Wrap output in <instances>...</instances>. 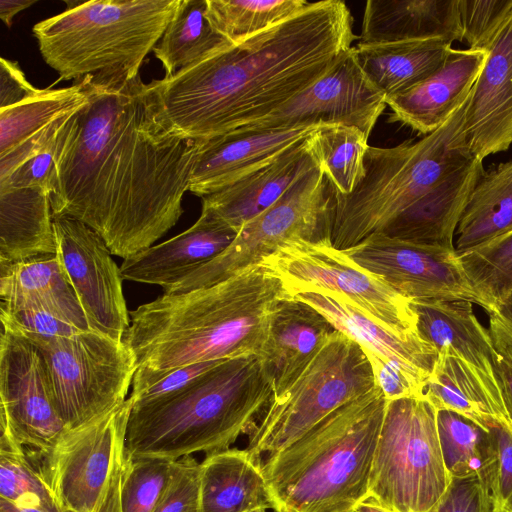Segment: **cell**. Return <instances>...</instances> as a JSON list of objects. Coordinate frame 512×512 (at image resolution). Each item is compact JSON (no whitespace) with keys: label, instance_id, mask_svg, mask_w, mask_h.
<instances>
[{"label":"cell","instance_id":"4316f807","mask_svg":"<svg viewBox=\"0 0 512 512\" xmlns=\"http://www.w3.org/2000/svg\"><path fill=\"white\" fill-rule=\"evenodd\" d=\"M423 396L437 410L456 412L484 427L492 420L512 423L496 376L446 351L438 353Z\"/></svg>","mask_w":512,"mask_h":512},{"label":"cell","instance_id":"f5cc1de1","mask_svg":"<svg viewBox=\"0 0 512 512\" xmlns=\"http://www.w3.org/2000/svg\"><path fill=\"white\" fill-rule=\"evenodd\" d=\"M355 512H390L381 505L375 503L374 501L367 499L366 501L360 503Z\"/></svg>","mask_w":512,"mask_h":512},{"label":"cell","instance_id":"bcb514c9","mask_svg":"<svg viewBox=\"0 0 512 512\" xmlns=\"http://www.w3.org/2000/svg\"><path fill=\"white\" fill-rule=\"evenodd\" d=\"M436 512H492L486 483L479 477L452 479Z\"/></svg>","mask_w":512,"mask_h":512},{"label":"cell","instance_id":"d590c367","mask_svg":"<svg viewBox=\"0 0 512 512\" xmlns=\"http://www.w3.org/2000/svg\"><path fill=\"white\" fill-rule=\"evenodd\" d=\"M312 155L334 191L350 194L365 175L368 137L358 128L322 125L309 136Z\"/></svg>","mask_w":512,"mask_h":512},{"label":"cell","instance_id":"8992f818","mask_svg":"<svg viewBox=\"0 0 512 512\" xmlns=\"http://www.w3.org/2000/svg\"><path fill=\"white\" fill-rule=\"evenodd\" d=\"M468 101L469 97L441 127L417 142L368 147L361 182L348 195L334 191L330 241L335 248L345 250L380 233L474 157L465 129Z\"/></svg>","mask_w":512,"mask_h":512},{"label":"cell","instance_id":"ac0fdd59","mask_svg":"<svg viewBox=\"0 0 512 512\" xmlns=\"http://www.w3.org/2000/svg\"><path fill=\"white\" fill-rule=\"evenodd\" d=\"M386 97L369 81L352 47L329 71L251 130H282L340 124L361 130L368 138L384 111Z\"/></svg>","mask_w":512,"mask_h":512},{"label":"cell","instance_id":"74e56055","mask_svg":"<svg viewBox=\"0 0 512 512\" xmlns=\"http://www.w3.org/2000/svg\"><path fill=\"white\" fill-rule=\"evenodd\" d=\"M305 0H207L211 27L231 43L264 31L302 11Z\"/></svg>","mask_w":512,"mask_h":512},{"label":"cell","instance_id":"e0dca14e","mask_svg":"<svg viewBox=\"0 0 512 512\" xmlns=\"http://www.w3.org/2000/svg\"><path fill=\"white\" fill-rule=\"evenodd\" d=\"M57 255L91 331L123 341L130 325L120 267L105 241L81 221L53 220Z\"/></svg>","mask_w":512,"mask_h":512},{"label":"cell","instance_id":"484cf974","mask_svg":"<svg viewBox=\"0 0 512 512\" xmlns=\"http://www.w3.org/2000/svg\"><path fill=\"white\" fill-rule=\"evenodd\" d=\"M463 41L458 0H368L359 43Z\"/></svg>","mask_w":512,"mask_h":512},{"label":"cell","instance_id":"30bf717a","mask_svg":"<svg viewBox=\"0 0 512 512\" xmlns=\"http://www.w3.org/2000/svg\"><path fill=\"white\" fill-rule=\"evenodd\" d=\"M16 333L42 354L56 409L67 430L87 424L127 400L137 364L123 341L91 330L69 337Z\"/></svg>","mask_w":512,"mask_h":512},{"label":"cell","instance_id":"5bb4252c","mask_svg":"<svg viewBox=\"0 0 512 512\" xmlns=\"http://www.w3.org/2000/svg\"><path fill=\"white\" fill-rule=\"evenodd\" d=\"M286 289L360 345L387 401L423 396L438 352L419 334L401 336L387 330L340 292L315 286Z\"/></svg>","mask_w":512,"mask_h":512},{"label":"cell","instance_id":"f35d334b","mask_svg":"<svg viewBox=\"0 0 512 512\" xmlns=\"http://www.w3.org/2000/svg\"><path fill=\"white\" fill-rule=\"evenodd\" d=\"M0 498L45 512H64L28 449L0 436Z\"/></svg>","mask_w":512,"mask_h":512},{"label":"cell","instance_id":"6da1fadb","mask_svg":"<svg viewBox=\"0 0 512 512\" xmlns=\"http://www.w3.org/2000/svg\"><path fill=\"white\" fill-rule=\"evenodd\" d=\"M79 80L88 102L58 135L48 181L53 217L81 221L126 259L180 219L201 142L158 121L140 74L116 68Z\"/></svg>","mask_w":512,"mask_h":512},{"label":"cell","instance_id":"d4e9b609","mask_svg":"<svg viewBox=\"0 0 512 512\" xmlns=\"http://www.w3.org/2000/svg\"><path fill=\"white\" fill-rule=\"evenodd\" d=\"M484 171L483 160L473 157L398 215L380 233L415 243L455 248L458 223Z\"/></svg>","mask_w":512,"mask_h":512},{"label":"cell","instance_id":"7c38bea8","mask_svg":"<svg viewBox=\"0 0 512 512\" xmlns=\"http://www.w3.org/2000/svg\"><path fill=\"white\" fill-rule=\"evenodd\" d=\"M333 210L334 189L316 165L272 206L246 223L222 253L164 294L215 285L261 263L289 242L330 240Z\"/></svg>","mask_w":512,"mask_h":512},{"label":"cell","instance_id":"ee69618b","mask_svg":"<svg viewBox=\"0 0 512 512\" xmlns=\"http://www.w3.org/2000/svg\"><path fill=\"white\" fill-rule=\"evenodd\" d=\"M0 319L4 328L42 337H69L82 331L62 317L34 304L1 301Z\"/></svg>","mask_w":512,"mask_h":512},{"label":"cell","instance_id":"f907efd6","mask_svg":"<svg viewBox=\"0 0 512 512\" xmlns=\"http://www.w3.org/2000/svg\"><path fill=\"white\" fill-rule=\"evenodd\" d=\"M35 3L37 0H0V18L7 27H11L14 16Z\"/></svg>","mask_w":512,"mask_h":512},{"label":"cell","instance_id":"3957f363","mask_svg":"<svg viewBox=\"0 0 512 512\" xmlns=\"http://www.w3.org/2000/svg\"><path fill=\"white\" fill-rule=\"evenodd\" d=\"M288 297L281 278L259 263L129 311L123 342L137 364L132 384L195 363L261 356L273 315Z\"/></svg>","mask_w":512,"mask_h":512},{"label":"cell","instance_id":"83f0119b","mask_svg":"<svg viewBox=\"0 0 512 512\" xmlns=\"http://www.w3.org/2000/svg\"><path fill=\"white\" fill-rule=\"evenodd\" d=\"M275 509L261 468L247 450L226 449L200 463L199 512Z\"/></svg>","mask_w":512,"mask_h":512},{"label":"cell","instance_id":"836d02e7","mask_svg":"<svg viewBox=\"0 0 512 512\" xmlns=\"http://www.w3.org/2000/svg\"><path fill=\"white\" fill-rule=\"evenodd\" d=\"M207 0H180L179 6L153 49L169 78L232 44L208 22Z\"/></svg>","mask_w":512,"mask_h":512},{"label":"cell","instance_id":"4fadbf2b","mask_svg":"<svg viewBox=\"0 0 512 512\" xmlns=\"http://www.w3.org/2000/svg\"><path fill=\"white\" fill-rule=\"evenodd\" d=\"M261 264L280 277L286 288L315 286L340 292L387 330L401 336L418 334L410 300L356 264L329 239L289 242Z\"/></svg>","mask_w":512,"mask_h":512},{"label":"cell","instance_id":"f1b7e54d","mask_svg":"<svg viewBox=\"0 0 512 512\" xmlns=\"http://www.w3.org/2000/svg\"><path fill=\"white\" fill-rule=\"evenodd\" d=\"M420 337L439 353L457 356L483 372L495 375L489 328L478 320L473 303L465 300L411 302Z\"/></svg>","mask_w":512,"mask_h":512},{"label":"cell","instance_id":"b9f144b4","mask_svg":"<svg viewBox=\"0 0 512 512\" xmlns=\"http://www.w3.org/2000/svg\"><path fill=\"white\" fill-rule=\"evenodd\" d=\"M485 427L492 446L486 476L492 512H512V423L492 420Z\"/></svg>","mask_w":512,"mask_h":512},{"label":"cell","instance_id":"7bdbcfd3","mask_svg":"<svg viewBox=\"0 0 512 512\" xmlns=\"http://www.w3.org/2000/svg\"><path fill=\"white\" fill-rule=\"evenodd\" d=\"M462 39L470 49L483 50L512 13V0H458Z\"/></svg>","mask_w":512,"mask_h":512},{"label":"cell","instance_id":"277c9868","mask_svg":"<svg viewBox=\"0 0 512 512\" xmlns=\"http://www.w3.org/2000/svg\"><path fill=\"white\" fill-rule=\"evenodd\" d=\"M260 356L226 359L171 392L133 400L124 458L178 460L229 449L273 399Z\"/></svg>","mask_w":512,"mask_h":512},{"label":"cell","instance_id":"7402d4cb","mask_svg":"<svg viewBox=\"0 0 512 512\" xmlns=\"http://www.w3.org/2000/svg\"><path fill=\"white\" fill-rule=\"evenodd\" d=\"M486 59V51L451 48L443 65L418 85L387 97L391 121L428 135L466 101Z\"/></svg>","mask_w":512,"mask_h":512},{"label":"cell","instance_id":"816d5d0a","mask_svg":"<svg viewBox=\"0 0 512 512\" xmlns=\"http://www.w3.org/2000/svg\"><path fill=\"white\" fill-rule=\"evenodd\" d=\"M0 512H45L41 509L34 507H23L14 505L4 499L0 498ZM64 512H73L65 510Z\"/></svg>","mask_w":512,"mask_h":512},{"label":"cell","instance_id":"f6af8a7d","mask_svg":"<svg viewBox=\"0 0 512 512\" xmlns=\"http://www.w3.org/2000/svg\"><path fill=\"white\" fill-rule=\"evenodd\" d=\"M200 463L191 455L176 461L173 478L153 512H199Z\"/></svg>","mask_w":512,"mask_h":512},{"label":"cell","instance_id":"5b68a950","mask_svg":"<svg viewBox=\"0 0 512 512\" xmlns=\"http://www.w3.org/2000/svg\"><path fill=\"white\" fill-rule=\"evenodd\" d=\"M387 399L378 386L259 462L275 512H355L368 499Z\"/></svg>","mask_w":512,"mask_h":512},{"label":"cell","instance_id":"1f68e13d","mask_svg":"<svg viewBox=\"0 0 512 512\" xmlns=\"http://www.w3.org/2000/svg\"><path fill=\"white\" fill-rule=\"evenodd\" d=\"M0 298L42 306L80 330H90L57 253L0 265Z\"/></svg>","mask_w":512,"mask_h":512},{"label":"cell","instance_id":"681fc988","mask_svg":"<svg viewBox=\"0 0 512 512\" xmlns=\"http://www.w3.org/2000/svg\"><path fill=\"white\" fill-rule=\"evenodd\" d=\"M489 316L499 323L505 334L512 341V290Z\"/></svg>","mask_w":512,"mask_h":512},{"label":"cell","instance_id":"7dc6e473","mask_svg":"<svg viewBox=\"0 0 512 512\" xmlns=\"http://www.w3.org/2000/svg\"><path fill=\"white\" fill-rule=\"evenodd\" d=\"M489 330L493 341L494 373L512 420V341L493 317L489 320Z\"/></svg>","mask_w":512,"mask_h":512},{"label":"cell","instance_id":"2e32d148","mask_svg":"<svg viewBox=\"0 0 512 512\" xmlns=\"http://www.w3.org/2000/svg\"><path fill=\"white\" fill-rule=\"evenodd\" d=\"M0 402L1 432L26 449L47 451L67 430L42 354L30 340L3 327Z\"/></svg>","mask_w":512,"mask_h":512},{"label":"cell","instance_id":"ab89813d","mask_svg":"<svg viewBox=\"0 0 512 512\" xmlns=\"http://www.w3.org/2000/svg\"><path fill=\"white\" fill-rule=\"evenodd\" d=\"M477 292L493 313L512 290V231L458 253Z\"/></svg>","mask_w":512,"mask_h":512},{"label":"cell","instance_id":"ffe728a7","mask_svg":"<svg viewBox=\"0 0 512 512\" xmlns=\"http://www.w3.org/2000/svg\"><path fill=\"white\" fill-rule=\"evenodd\" d=\"M319 127L238 128L201 142L189 191L200 198L212 194L274 161Z\"/></svg>","mask_w":512,"mask_h":512},{"label":"cell","instance_id":"f546056e","mask_svg":"<svg viewBox=\"0 0 512 512\" xmlns=\"http://www.w3.org/2000/svg\"><path fill=\"white\" fill-rule=\"evenodd\" d=\"M452 43L443 38L358 43L352 50L369 81L387 98L411 89L436 72Z\"/></svg>","mask_w":512,"mask_h":512},{"label":"cell","instance_id":"603a6c76","mask_svg":"<svg viewBox=\"0 0 512 512\" xmlns=\"http://www.w3.org/2000/svg\"><path fill=\"white\" fill-rule=\"evenodd\" d=\"M309 136L264 167L201 197L202 209L240 231L317 165Z\"/></svg>","mask_w":512,"mask_h":512},{"label":"cell","instance_id":"c3c4849f","mask_svg":"<svg viewBox=\"0 0 512 512\" xmlns=\"http://www.w3.org/2000/svg\"><path fill=\"white\" fill-rule=\"evenodd\" d=\"M39 91L26 78L17 62L0 60V109L9 108Z\"/></svg>","mask_w":512,"mask_h":512},{"label":"cell","instance_id":"60d3db41","mask_svg":"<svg viewBox=\"0 0 512 512\" xmlns=\"http://www.w3.org/2000/svg\"><path fill=\"white\" fill-rule=\"evenodd\" d=\"M176 461L156 457L124 458L120 512H153L173 478Z\"/></svg>","mask_w":512,"mask_h":512},{"label":"cell","instance_id":"4dcf8cb0","mask_svg":"<svg viewBox=\"0 0 512 512\" xmlns=\"http://www.w3.org/2000/svg\"><path fill=\"white\" fill-rule=\"evenodd\" d=\"M53 220L46 190L0 188V265L56 254Z\"/></svg>","mask_w":512,"mask_h":512},{"label":"cell","instance_id":"cb8c5ba5","mask_svg":"<svg viewBox=\"0 0 512 512\" xmlns=\"http://www.w3.org/2000/svg\"><path fill=\"white\" fill-rule=\"evenodd\" d=\"M334 331L309 304L293 297L280 302L260 356L272 384L273 399L291 386Z\"/></svg>","mask_w":512,"mask_h":512},{"label":"cell","instance_id":"44dd1931","mask_svg":"<svg viewBox=\"0 0 512 512\" xmlns=\"http://www.w3.org/2000/svg\"><path fill=\"white\" fill-rule=\"evenodd\" d=\"M239 231L209 211H201L187 230L123 259V280L158 285L166 292L222 253Z\"/></svg>","mask_w":512,"mask_h":512},{"label":"cell","instance_id":"d6a6232c","mask_svg":"<svg viewBox=\"0 0 512 512\" xmlns=\"http://www.w3.org/2000/svg\"><path fill=\"white\" fill-rule=\"evenodd\" d=\"M510 231L512 159L483 172L458 223L454 246L461 253Z\"/></svg>","mask_w":512,"mask_h":512},{"label":"cell","instance_id":"8d00e7d4","mask_svg":"<svg viewBox=\"0 0 512 512\" xmlns=\"http://www.w3.org/2000/svg\"><path fill=\"white\" fill-rule=\"evenodd\" d=\"M437 431L451 480L479 477L486 483L492 461L488 429L456 412L437 410Z\"/></svg>","mask_w":512,"mask_h":512},{"label":"cell","instance_id":"7a4b0ae2","mask_svg":"<svg viewBox=\"0 0 512 512\" xmlns=\"http://www.w3.org/2000/svg\"><path fill=\"white\" fill-rule=\"evenodd\" d=\"M345 2L322 0L232 43L172 77L146 84L158 121L205 142L258 122L329 71L356 36Z\"/></svg>","mask_w":512,"mask_h":512},{"label":"cell","instance_id":"e575fe53","mask_svg":"<svg viewBox=\"0 0 512 512\" xmlns=\"http://www.w3.org/2000/svg\"><path fill=\"white\" fill-rule=\"evenodd\" d=\"M88 96L81 80L65 88H45L6 109H0V156L50 125L82 108Z\"/></svg>","mask_w":512,"mask_h":512},{"label":"cell","instance_id":"ba28073f","mask_svg":"<svg viewBox=\"0 0 512 512\" xmlns=\"http://www.w3.org/2000/svg\"><path fill=\"white\" fill-rule=\"evenodd\" d=\"M450 482L434 405L424 396L387 401L368 499L390 512H436Z\"/></svg>","mask_w":512,"mask_h":512},{"label":"cell","instance_id":"52a82bcc","mask_svg":"<svg viewBox=\"0 0 512 512\" xmlns=\"http://www.w3.org/2000/svg\"><path fill=\"white\" fill-rule=\"evenodd\" d=\"M180 0L66 1L33 27L39 52L60 79L121 68L133 75L153 51Z\"/></svg>","mask_w":512,"mask_h":512},{"label":"cell","instance_id":"d6986e66","mask_svg":"<svg viewBox=\"0 0 512 512\" xmlns=\"http://www.w3.org/2000/svg\"><path fill=\"white\" fill-rule=\"evenodd\" d=\"M471 154L484 160L512 145V13L486 48L465 118Z\"/></svg>","mask_w":512,"mask_h":512},{"label":"cell","instance_id":"9a60e30c","mask_svg":"<svg viewBox=\"0 0 512 512\" xmlns=\"http://www.w3.org/2000/svg\"><path fill=\"white\" fill-rule=\"evenodd\" d=\"M342 251L410 302L465 300L482 307L488 314L491 312L468 277L455 248L376 233Z\"/></svg>","mask_w":512,"mask_h":512},{"label":"cell","instance_id":"db71d44e","mask_svg":"<svg viewBox=\"0 0 512 512\" xmlns=\"http://www.w3.org/2000/svg\"><path fill=\"white\" fill-rule=\"evenodd\" d=\"M266 510L267 509L260 508V509L253 510L251 512H266Z\"/></svg>","mask_w":512,"mask_h":512},{"label":"cell","instance_id":"8fae6325","mask_svg":"<svg viewBox=\"0 0 512 512\" xmlns=\"http://www.w3.org/2000/svg\"><path fill=\"white\" fill-rule=\"evenodd\" d=\"M133 399L75 429L47 451L29 450L61 507L120 512L126 424Z\"/></svg>","mask_w":512,"mask_h":512},{"label":"cell","instance_id":"9c48e42d","mask_svg":"<svg viewBox=\"0 0 512 512\" xmlns=\"http://www.w3.org/2000/svg\"><path fill=\"white\" fill-rule=\"evenodd\" d=\"M378 387L370 361L352 338L334 331L306 368L249 432L247 452L259 464L344 404Z\"/></svg>","mask_w":512,"mask_h":512}]
</instances>
